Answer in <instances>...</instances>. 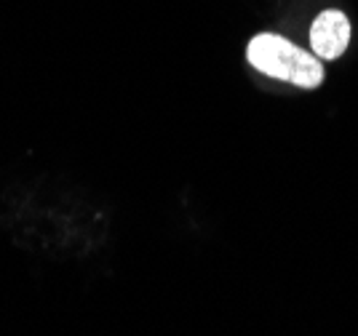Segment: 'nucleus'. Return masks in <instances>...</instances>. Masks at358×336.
<instances>
[{
    "label": "nucleus",
    "instance_id": "nucleus-1",
    "mask_svg": "<svg viewBox=\"0 0 358 336\" xmlns=\"http://www.w3.org/2000/svg\"><path fill=\"white\" fill-rule=\"evenodd\" d=\"M246 59L257 73L284 80L299 88H318L324 83V64L313 51H305L275 32H259L246 45Z\"/></svg>",
    "mask_w": 358,
    "mask_h": 336
},
{
    "label": "nucleus",
    "instance_id": "nucleus-2",
    "mask_svg": "<svg viewBox=\"0 0 358 336\" xmlns=\"http://www.w3.org/2000/svg\"><path fill=\"white\" fill-rule=\"evenodd\" d=\"M348 45H350V22L343 11L329 8L315 16V22L310 24V51L315 57L327 61L340 59Z\"/></svg>",
    "mask_w": 358,
    "mask_h": 336
}]
</instances>
